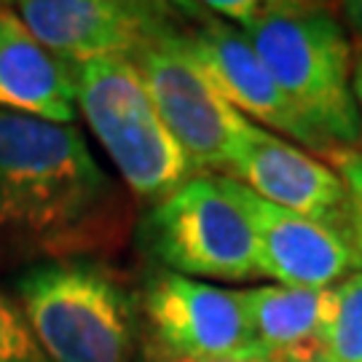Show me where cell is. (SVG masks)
Returning a JSON list of instances; mask_svg holds the SVG:
<instances>
[{"label": "cell", "mask_w": 362, "mask_h": 362, "mask_svg": "<svg viewBox=\"0 0 362 362\" xmlns=\"http://www.w3.org/2000/svg\"><path fill=\"white\" fill-rule=\"evenodd\" d=\"M351 242L357 247V252H360L362 258V212L354 204H351Z\"/></svg>", "instance_id": "18"}, {"label": "cell", "mask_w": 362, "mask_h": 362, "mask_svg": "<svg viewBox=\"0 0 362 362\" xmlns=\"http://www.w3.org/2000/svg\"><path fill=\"white\" fill-rule=\"evenodd\" d=\"M194 16V25L185 27V40L196 62L215 83V89L258 127H272L296 143L322 156L330 145L311 129L298 110L290 105L272 73L260 62L258 52L245 38V33L231 22L220 19L204 6H180Z\"/></svg>", "instance_id": "9"}, {"label": "cell", "mask_w": 362, "mask_h": 362, "mask_svg": "<svg viewBox=\"0 0 362 362\" xmlns=\"http://www.w3.org/2000/svg\"><path fill=\"white\" fill-rule=\"evenodd\" d=\"M341 19L351 38V49H357V57H362V0L341 3Z\"/></svg>", "instance_id": "17"}, {"label": "cell", "mask_w": 362, "mask_h": 362, "mask_svg": "<svg viewBox=\"0 0 362 362\" xmlns=\"http://www.w3.org/2000/svg\"><path fill=\"white\" fill-rule=\"evenodd\" d=\"M156 255L191 279H258L255 233L220 175H196L151 212Z\"/></svg>", "instance_id": "6"}, {"label": "cell", "mask_w": 362, "mask_h": 362, "mask_svg": "<svg viewBox=\"0 0 362 362\" xmlns=\"http://www.w3.org/2000/svg\"><path fill=\"white\" fill-rule=\"evenodd\" d=\"M161 124L196 175H226L250 129L209 81L185 40V27L132 57Z\"/></svg>", "instance_id": "5"}, {"label": "cell", "mask_w": 362, "mask_h": 362, "mask_svg": "<svg viewBox=\"0 0 362 362\" xmlns=\"http://www.w3.org/2000/svg\"><path fill=\"white\" fill-rule=\"evenodd\" d=\"M19 306L52 362H134L129 296L97 266L54 260L16 285Z\"/></svg>", "instance_id": "4"}, {"label": "cell", "mask_w": 362, "mask_h": 362, "mask_svg": "<svg viewBox=\"0 0 362 362\" xmlns=\"http://www.w3.org/2000/svg\"><path fill=\"white\" fill-rule=\"evenodd\" d=\"M351 89H354V100H357V107H360V118H362V57H357V59H354Z\"/></svg>", "instance_id": "19"}, {"label": "cell", "mask_w": 362, "mask_h": 362, "mask_svg": "<svg viewBox=\"0 0 362 362\" xmlns=\"http://www.w3.org/2000/svg\"><path fill=\"white\" fill-rule=\"evenodd\" d=\"M110 207V182L73 124L0 110V239L78 245Z\"/></svg>", "instance_id": "1"}, {"label": "cell", "mask_w": 362, "mask_h": 362, "mask_svg": "<svg viewBox=\"0 0 362 362\" xmlns=\"http://www.w3.org/2000/svg\"><path fill=\"white\" fill-rule=\"evenodd\" d=\"M330 290L285 285L242 290L260 351L279 362H325Z\"/></svg>", "instance_id": "13"}, {"label": "cell", "mask_w": 362, "mask_h": 362, "mask_svg": "<svg viewBox=\"0 0 362 362\" xmlns=\"http://www.w3.org/2000/svg\"><path fill=\"white\" fill-rule=\"evenodd\" d=\"M161 362H196V360H161ZM204 362H279L269 354H250V357H231V360H204Z\"/></svg>", "instance_id": "20"}, {"label": "cell", "mask_w": 362, "mask_h": 362, "mask_svg": "<svg viewBox=\"0 0 362 362\" xmlns=\"http://www.w3.org/2000/svg\"><path fill=\"white\" fill-rule=\"evenodd\" d=\"M143 314L161 360H231L263 354L242 290L161 272L145 287Z\"/></svg>", "instance_id": "7"}, {"label": "cell", "mask_w": 362, "mask_h": 362, "mask_svg": "<svg viewBox=\"0 0 362 362\" xmlns=\"http://www.w3.org/2000/svg\"><path fill=\"white\" fill-rule=\"evenodd\" d=\"M220 177L255 233L260 276L274 279V285L330 290L349 274L362 272L351 236L274 207L242 182Z\"/></svg>", "instance_id": "10"}, {"label": "cell", "mask_w": 362, "mask_h": 362, "mask_svg": "<svg viewBox=\"0 0 362 362\" xmlns=\"http://www.w3.org/2000/svg\"><path fill=\"white\" fill-rule=\"evenodd\" d=\"M0 110L54 124L76 118L70 65L33 38L16 11L8 8H0Z\"/></svg>", "instance_id": "12"}, {"label": "cell", "mask_w": 362, "mask_h": 362, "mask_svg": "<svg viewBox=\"0 0 362 362\" xmlns=\"http://www.w3.org/2000/svg\"><path fill=\"white\" fill-rule=\"evenodd\" d=\"M226 177L274 207L351 236V199L336 169L252 121Z\"/></svg>", "instance_id": "11"}, {"label": "cell", "mask_w": 362, "mask_h": 362, "mask_svg": "<svg viewBox=\"0 0 362 362\" xmlns=\"http://www.w3.org/2000/svg\"><path fill=\"white\" fill-rule=\"evenodd\" d=\"M70 70L76 107L137 199L158 204L196 177L161 124L132 59H89L70 65Z\"/></svg>", "instance_id": "3"}, {"label": "cell", "mask_w": 362, "mask_h": 362, "mask_svg": "<svg viewBox=\"0 0 362 362\" xmlns=\"http://www.w3.org/2000/svg\"><path fill=\"white\" fill-rule=\"evenodd\" d=\"M258 52L298 116L330 148L362 140L360 107L351 89L354 49L333 11L309 3H260L239 27Z\"/></svg>", "instance_id": "2"}, {"label": "cell", "mask_w": 362, "mask_h": 362, "mask_svg": "<svg viewBox=\"0 0 362 362\" xmlns=\"http://www.w3.org/2000/svg\"><path fill=\"white\" fill-rule=\"evenodd\" d=\"M16 16L67 65L89 59H132L153 40L180 33L175 11L140 0H25Z\"/></svg>", "instance_id": "8"}, {"label": "cell", "mask_w": 362, "mask_h": 362, "mask_svg": "<svg viewBox=\"0 0 362 362\" xmlns=\"http://www.w3.org/2000/svg\"><path fill=\"white\" fill-rule=\"evenodd\" d=\"M330 293L325 362H362V272L349 274Z\"/></svg>", "instance_id": "14"}, {"label": "cell", "mask_w": 362, "mask_h": 362, "mask_svg": "<svg viewBox=\"0 0 362 362\" xmlns=\"http://www.w3.org/2000/svg\"><path fill=\"white\" fill-rule=\"evenodd\" d=\"M349 191L351 204L362 212V148H327L322 153Z\"/></svg>", "instance_id": "16"}, {"label": "cell", "mask_w": 362, "mask_h": 362, "mask_svg": "<svg viewBox=\"0 0 362 362\" xmlns=\"http://www.w3.org/2000/svg\"><path fill=\"white\" fill-rule=\"evenodd\" d=\"M0 362H52L40 349L22 306L3 293H0Z\"/></svg>", "instance_id": "15"}]
</instances>
